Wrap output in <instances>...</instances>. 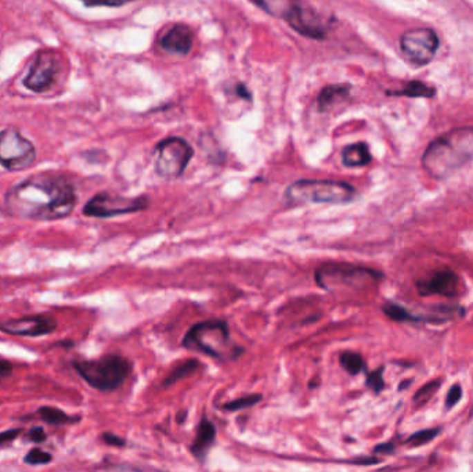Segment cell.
<instances>
[{"mask_svg": "<svg viewBox=\"0 0 473 472\" xmlns=\"http://www.w3.org/2000/svg\"><path fill=\"white\" fill-rule=\"evenodd\" d=\"M199 365H201L199 361L195 360V358H188V360H185V361L177 364V365L169 372V375L163 379L162 386L166 388V386H170V385L178 382L180 379H183V378L191 375L192 372H195L196 368H198Z\"/></svg>", "mask_w": 473, "mask_h": 472, "instance_id": "7402d4cb", "label": "cell"}, {"mask_svg": "<svg viewBox=\"0 0 473 472\" xmlns=\"http://www.w3.org/2000/svg\"><path fill=\"white\" fill-rule=\"evenodd\" d=\"M4 205L11 216L30 220H57L68 216L76 205L71 180L54 172L26 177L6 192Z\"/></svg>", "mask_w": 473, "mask_h": 472, "instance_id": "6da1fadb", "label": "cell"}, {"mask_svg": "<svg viewBox=\"0 0 473 472\" xmlns=\"http://www.w3.org/2000/svg\"><path fill=\"white\" fill-rule=\"evenodd\" d=\"M148 206L145 197H122L106 191L95 194L83 208V213L90 217H113L126 213L144 210Z\"/></svg>", "mask_w": 473, "mask_h": 472, "instance_id": "30bf717a", "label": "cell"}, {"mask_svg": "<svg viewBox=\"0 0 473 472\" xmlns=\"http://www.w3.org/2000/svg\"><path fill=\"white\" fill-rule=\"evenodd\" d=\"M317 284L326 291L335 287H364L383 280L384 274L379 270L355 266L350 263H324L315 270Z\"/></svg>", "mask_w": 473, "mask_h": 472, "instance_id": "5b68a950", "label": "cell"}, {"mask_svg": "<svg viewBox=\"0 0 473 472\" xmlns=\"http://www.w3.org/2000/svg\"><path fill=\"white\" fill-rule=\"evenodd\" d=\"M367 386L372 389L375 393H379L384 389V379H383V368H378L367 375Z\"/></svg>", "mask_w": 473, "mask_h": 472, "instance_id": "83f0119b", "label": "cell"}, {"mask_svg": "<svg viewBox=\"0 0 473 472\" xmlns=\"http://www.w3.org/2000/svg\"><path fill=\"white\" fill-rule=\"evenodd\" d=\"M57 320L50 314H28L19 318L0 321V331L17 336H43L54 332Z\"/></svg>", "mask_w": 473, "mask_h": 472, "instance_id": "4fadbf2b", "label": "cell"}, {"mask_svg": "<svg viewBox=\"0 0 473 472\" xmlns=\"http://www.w3.org/2000/svg\"><path fill=\"white\" fill-rule=\"evenodd\" d=\"M261 400V394L259 393H253V394H248V396H242L238 397L235 400L227 401L223 408L228 410V411H236V410H243L248 407H253L254 404H257Z\"/></svg>", "mask_w": 473, "mask_h": 472, "instance_id": "d4e9b609", "label": "cell"}, {"mask_svg": "<svg viewBox=\"0 0 473 472\" xmlns=\"http://www.w3.org/2000/svg\"><path fill=\"white\" fill-rule=\"evenodd\" d=\"M11 374H12V365L8 361L0 358V381L11 376Z\"/></svg>", "mask_w": 473, "mask_h": 472, "instance_id": "836d02e7", "label": "cell"}, {"mask_svg": "<svg viewBox=\"0 0 473 472\" xmlns=\"http://www.w3.org/2000/svg\"><path fill=\"white\" fill-rule=\"evenodd\" d=\"M438 388H440V381H438V379L426 382V383L422 385V386L416 390V393L414 394V399H412L414 403H415L416 406H423V404H426V403L434 396V393L437 392Z\"/></svg>", "mask_w": 473, "mask_h": 472, "instance_id": "cb8c5ba5", "label": "cell"}, {"mask_svg": "<svg viewBox=\"0 0 473 472\" xmlns=\"http://www.w3.org/2000/svg\"><path fill=\"white\" fill-rule=\"evenodd\" d=\"M36 159V148L17 129L0 130V166L18 172L28 169Z\"/></svg>", "mask_w": 473, "mask_h": 472, "instance_id": "ba28073f", "label": "cell"}, {"mask_svg": "<svg viewBox=\"0 0 473 472\" xmlns=\"http://www.w3.org/2000/svg\"><path fill=\"white\" fill-rule=\"evenodd\" d=\"M382 311L391 320L397 323H418V321H427L423 316H418L411 313L404 306L396 303V302H386L382 305Z\"/></svg>", "mask_w": 473, "mask_h": 472, "instance_id": "ffe728a7", "label": "cell"}, {"mask_svg": "<svg viewBox=\"0 0 473 472\" xmlns=\"http://www.w3.org/2000/svg\"><path fill=\"white\" fill-rule=\"evenodd\" d=\"M394 451L393 443H382L373 447V453H382V454H390Z\"/></svg>", "mask_w": 473, "mask_h": 472, "instance_id": "e575fe53", "label": "cell"}, {"mask_svg": "<svg viewBox=\"0 0 473 472\" xmlns=\"http://www.w3.org/2000/svg\"><path fill=\"white\" fill-rule=\"evenodd\" d=\"M21 432H22V428H14V429H7V430L0 432V446L14 442L19 436Z\"/></svg>", "mask_w": 473, "mask_h": 472, "instance_id": "1f68e13d", "label": "cell"}, {"mask_svg": "<svg viewBox=\"0 0 473 472\" xmlns=\"http://www.w3.org/2000/svg\"><path fill=\"white\" fill-rule=\"evenodd\" d=\"M59 71L58 57L51 51H40L33 58L22 84L35 93H43L54 83Z\"/></svg>", "mask_w": 473, "mask_h": 472, "instance_id": "7c38bea8", "label": "cell"}, {"mask_svg": "<svg viewBox=\"0 0 473 472\" xmlns=\"http://www.w3.org/2000/svg\"><path fill=\"white\" fill-rule=\"evenodd\" d=\"M462 397V389L459 385H452L447 393V397H445V406L447 408H451L454 407Z\"/></svg>", "mask_w": 473, "mask_h": 472, "instance_id": "f1b7e54d", "label": "cell"}, {"mask_svg": "<svg viewBox=\"0 0 473 472\" xmlns=\"http://www.w3.org/2000/svg\"><path fill=\"white\" fill-rule=\"evenodd\" d=\"M194 43L192 30L184 24H174L160 39L159 46L170 53L185 55L191 51Z\"/></svg>", "mask_w": 473, "mask_h": 472, "instance_id": "9a60e30c", "label": "cell"}, {"mask_svg": "<svg viewBox=\"0 0 473 472\" xmlns=\"http://www.w3.org/2000/svg\"><path fill=\"white\" fill-rule=\"evenodd\" d=\"M51 461H53V455L37 447L30 448L24 457V462L28 465H44V464H50Z\"/></svg>", "mask_w": 473, "mask_h": 472, "instance_id": "4316f807", "label": "cell"}, {"mask_svg": "<svg viewBox=\"0 0 473 472\" xmlns=\"http://www.w3.org/2000/svg\"><path fill=\"white\" fill-rule=\"evenodd\" d=\"M470 159H473V126H461L430 141L420 163L430 177L445 180Z\"/></svg>", "mask_w": 473, "mask_h": 472, "instance_id": "7a4b0ae2", "label": "cell"}, {"mask_svg": "<svg viewBox=\"0 0 473 472\" xmlns=\"http://www.w3.org/2000/svg\"><path fill=\"white\" fill-rule=\"evenodd\" d=\"M440 433V428H427V429H422V430H418L415 433H412L408 439H407V443L412 447H416V446H422V444H426L427 442L433 440L437 435Z\"/></svg>", "mask_w": 473, "mask_h": 472, "instance_id": "484cf974", "label": "cell"}, {"mask_svg": "<svg viewBox=\"0 0 473 472\" xmlns=\"http://www.w3.org/2000/svg\"><path fill=\"white\" fill-rule=\"evenodd\" d=\"M194 155L192 147L181 137H169L155 148V169L166 179L178 177Z\"/></svg>", "mask_w": 473, "mask_h": 472, "instance_id": "9c48e42d", "label": "cell"}, {"mask_svg": "<svg viewBox=\"0 0 473 472\" xmlns=\"http://www.w3.org/2000/svg\"><path fill=\"white\" fill-rule=\"evenodd\" d=\"M459 284V275L452 269L441 267L416 280L415 287L420 296L441 295L445 298H454L458 295Z\"/></svg>", "mask_w": 473, "mask_h": 472, "instance_id": "5bb4252c", "label": "cell"}, {"mask_svg": "<svg viewBox=\"0 0 473 472\" xmlns=\"http://www.w3.org/2000/svg\"><path fill=\"white\" fill-rule=\"evenodd\" d=\"M101 439H102L106 444H109V446H115V447H123V446H126V440H124L123 437H120V436L112 433V432H104V433L101 435Z\"/></svg>", "mask_w": 473, "mask_h": 472, "instance_id": "4dcf8cb0", "label": "cell"}, {"mask_svg": "<svg viewBox=\"0 0 473 472\" xmlns=\"http://www.w3.org/2000/svg\"><path fill=\"white\" fill-rule=\"evenodd\" d=\"M387 96H397V97H408V98H433L437 94V89L433 84H429L423 80H408L404 83L402 87L396 90H387Z\"/></svg>", "mask_w": 473, "mask_h": 472, "instance_id": "e0dca14e", "label": "cell"}, {"mask_svg": "<svg viewBox=\"0 0 473 472\" xmlns=\"http://www.w3.org/2000/svg\"><path fill=\"white\" fill-rule=\"evenodd\" d=\"M235 93L239 96V97H242V98H245V100H249L250 98V93H249V90L242 84V83H239V84H236L235 86Z\"/></svg>", "mask_w": 473, "mask_h": 472, "instance_id": "d590c367", "label": "cell"}, {"mask_svg": "<svg viewBox=\"0 0 473 472\" xmlns=\"http://www.w3.org/2000/svg\"><path fill=\"white\" fill-rule=\"evenodd\" d=\"M350 86L349 84H331L321 90L317 98V107L321 112L328 111L335 104L346 100L350 96Z\"/></svg>", "mask_w": 473, "mask_h": 472, "instance_id": "d6986e66", "label": "cell"}, {"mask_svg": "<svg viewBox=\"0 0 473 472\" xmlns=\"http://www.w3.org/2000/svg\"><path fill=\"white\" fill-rule=\"evenodd\" d=\"M230 338V329L225 321L223 320H206L194 324L184 335L183 346L189 350H198L203 354L216 358H224L223 354L217 350L212 341L219 345L227 343Z\"/></svg>", "mask_w": 473, "mask_h": 472, "instance_id": "52a82bcc", "label": "cell"}, {"mask_svg": "<svg viewBox=\"0 0 473 472\" xmlns=\"http://www.w3.org/2000/svg\"><path fill=\"white\" fill-rule=\"evenodd\" d=\"M39 417L50 425H65V424H75L80 421V417H73L66 414L65 411L51 407V406H41L37 408Z\"/></svg>", "mask_w": 473, "mask_h": 472, "instance_id": "44dd1931", "label": "cell"}, {"mask_svg": "<svg viewBox=\"0 0 473 472\" xmlns=\"http://www.w3.org/2000/svg\"><path fill=\"white\" fill-rule=\"evenodd\" d=\"M72 365L91 388L100 392L116 390L131 371L130 361L120 354H105L93 360H75Z\"/></svg>", "mask_w": 473, "mask_h": 472, "instance_id": "3957f363", "label": "cell"}, {"mask_svg": "<svg viewBox=\"0 0 473 472\" xmlns=\"http://www.w3.org/2000/svg\"><path fill=\"white\" fill-rule=\"evenodd\" d=\"M355 197V188L339 180L303 179L292 183L285 191V198L292 203H347Z\"/></svg>", "mask_w": 473, "mask_h": 472, "instance_id": "277c9868", "label": "cell"}, {"mask_svg": "<svg viewBox=\"0 0 473 472\" xmlns=\"http://www.w3.org/2000/svg\"><path fill=\"white\" fill-rule=\"evenodd\" d=\"M72 345H73V342H71V341H62V342L55 343V346H64V347H71Z\"/></svg>", "mask_w": 473, "mask_h": 472, "instance_id": "8d00e7d4", "label": "cell"}, {"mask_svg": "<svg viewBox=\"0 0 473 472\" xmlns=\"http://www.w3.org/2000/svg\"><path fill=\"white\" fill-rule=\"evenodd\" d=\"M372 155L365 141L346 145L342 151V163L347 167H360L371 163Z\"/></svg>", "mask_w": 473, "mask_h": 472, "instance_id": "ac0fdd59", "label": "cell"}, {"mask_svg": "<svg viewBox=\"0 0 473 472\" xmlns=\"http://www.w3.org/2000/svg\"><path fill=\"white\" fill-rule=\"evenodd\" d=\"M404 60L414 68L430 64L440 48V37L433 28L418 26L405 30L398 40Z\"/></svg>", "mask_w": 473, "mask_h": 472, "instance_id": "8992f818", "label": "cell"}, {"mask_svg": "<svg viewBox=\"0 0 473 472\" xmlns=\"http://www.w3.org/2000/svg\"><path fill=\"white\" fill-rule=\"evenodd\" d=\"M281 17L293 30H296L302 36L318 40L326 36L324 19L311 7L299 3H289Z\"/></svg>", "mask_w": 473, "mask_h": 472, "instance_id": "8fae6325", "label": "cell"}, {"mask_svg": "<svg viewBox=\"0 0 473 472\" xmlns=\"http://www.w3.org/2000/svg\"><path fill=\"white\" fill-rule=\"evenodd\" d=\"M214 439H216V426L207 418L203 417L198 424L196 435L191 444V453L194 454V457L199 461H203L209 448L214 443Z\"/></svg>", "mask_w": 473, "mask_h": 472, "instance_id": "2e32d148", "label": "cell"}, {"mask_svg": "<svg viewBox=\"0 0 473 472\" xmlns=\"http://www.w3.org/2000/svg\"><path fill=\"white\" fill-rule=\"evenodd\" d=\"M339 363L350 375H357L365 370V361L362 356L357 352H342L339 356Z\"/></svg>", "mask_w": 473, "mask_h": 472, "instance_id": "603a6c76", "label": "cell"}, {"mask_svg": "<svg viewBox=\"0 0 473 472\" xmlns=\"http://www.w3.org/2000/svg\"><path fill=\"white\" fill-rule=\"evenodd\" d=\"M26 437L33 443H43L47 439V433L43 426H33L28 430Z\"/></svg>", "mask_w": 473, "mask_h": 472, "instance_id": "f546056e", "label": "cell"}, {"mask_svg": "<svg viewBox=\"0 0 473 472\" xmlns=\"http://www.w3.org/2000/svg\"><path fill=\"white\" fill-rule=\"evenodd\" d=\"M124 1H84L86 7H120Z\"/></svg>", "mask_w": 473, "mask_h": 472, "instance_id": "d6a6232c", "label": "cell"}, {"mask_svg": "<svg viewBox=\"0 0 473 472\" xmlns=\"http://www.w3.org/2000/svg\"><path fill=\"white\" fill-rule=\"evenodd\" d=\"M408 385H409V382H408V381H404V383L400 386V389H404V388H405V386H408Z\"/></svg>", "mask_w": 473, "mask_h": 472, "instance_id": "74e56055", "label": "cell"}]
</instances>
